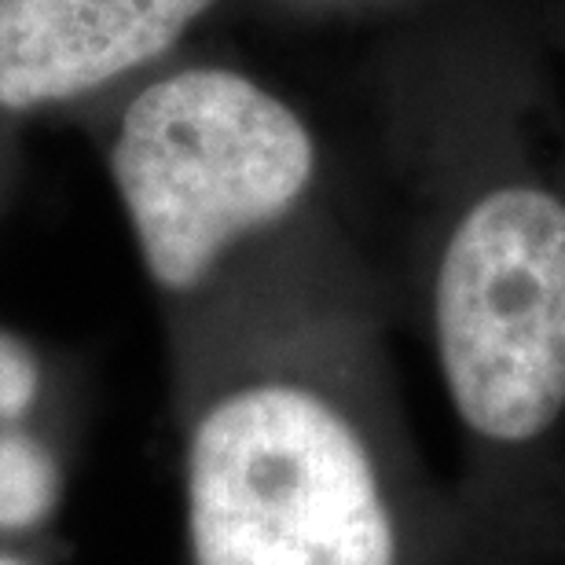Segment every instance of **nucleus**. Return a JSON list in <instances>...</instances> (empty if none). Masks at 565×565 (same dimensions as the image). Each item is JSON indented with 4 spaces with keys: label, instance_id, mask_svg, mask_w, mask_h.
<instances>
[{
    "label": "nucleus",
    "instance_id": "f257e3e1",
    "mask_svg": "<svg viewBox=\"0 0 565 565\" xmlns=\"http://www.w3.org/2000/svg\"><path fill=\"white\" fill-rule=\"evenodd\" d=\"M184 565H459L375 320L257 276L169 327Z\"/></svg>",
    "mask_w": 565,
    "mask_h": 565
},
{
    "label": "nucleus",
    "instance_id": "423d86ee",
    "mask_svg": "<svg viewBox=\"0 0 565 565\" xmlns=\"http://www.w3.org/2000/svg\"><path fill=\"white\" fill-rule=\"evenodd\" d=\"M0 565H60V544H0Z\"/></svg>",
    "mask_w": 565,
    "mask_h": 565
},
{
    "label": "nucleus",
    "instance_id": "7ed1b4c3",
    "mask_svg": "<svg viewBox=\"0 0 565 565\" xmlns=\"http://www.w3.org/2000/svg\"><path fill=\"white\" fill-rule=\"evenodd\" d=\"M107 169L169 327L246 279V254L301 221L320 143L290 104L224 66L158 77L121 107Z\"/></svg>",
    "mask_w": 565,
    "mask_h": 565
},
{
    "label": "nucleus",
    "instance_id": "39448f33",
    "mask_svg": "<svg viewBox=\"0 0 565 565\" xmlns=\"http://www.w3.org/2000/svg\"><path fill=\"white\" fill-rule=\"evenodd\" d=\"M459 565H565V437L500 514L462 536Z\"/></svg>",
    "mask_w": 565,
    "mask_h": 565
},
{
    "label": "nucleus",
    "instance_id": "20e7f679",
    "mask_svg": "<svg viewBox=\"0 0 565 565\" xmlns=\"http://www.w3.org/2000/svg\"><path fill=\"white\" fill-rule=\"evenodd\" d=\"M217 0H0V115L66 107L143 71Z\"/></svg>",
    "mask_w": 565,
    "mask_h": 565
},
{
    "label": "nucleus",
    "instance_id": "f03ea898",
    "mask_svg": "<svg viewBox=\"0 0 565 565\" xmlns=\"http://www.w3.org/2000/svg\"><path fill=\"white\" fill-rule=\"evenodd\" d=\"M429 349L462 440V536L565 437V199L533 180L470 195L429 279ZM462 555V551H459Z\"/></svg>",
    "mask_w": 565,
    "mask_h": 565
}]
</instances>
